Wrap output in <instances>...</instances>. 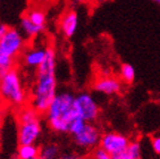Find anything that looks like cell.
I'll return each mask as SVG.
<instances>
[{
    "label": "cell",
    "instance_id": "obj_25",
    "mask_svg": "<svg viewBox=\"0 0 160 159\" xmlns=\"http://www.w3.org/2000/svg\"><path fill=\"white\" fill-rule=\"evenodd\" d=\"M74 1H75V3H84V1H86V0H74Z\"/></svg>",
    "mask_w": 160,
    "mask_h": 159
},
{
    "label": "cell",
    "instance_id": "obj_11",
    "mask_svg": "<svg viewBox=\"0 0 160 159\" xmlns=\"http://www.w3.org/2000/svg\"><path fill=\"white\" fill-rule=\"evenodd\" d=\"M93 89L105 95H114L122 91V82L115 77L102 76L94 82Z\"/></svg>",
    "mask_w": 160,
    "mask_h": 159
},
{
    "label": "cell",
    "instance_id": "obj_3",
    "mask_svg": "<svg viewBox=\"0 0 160 159\" xmlns=\"http://www.w3.org/2000/svg\"><path fill=\"white\" fill-rule=\"evenodd\" d=\"M0 98L12 107H24L28 100L21 73L17 68L3 72L0 76Z\"/></svg>",
    "mask_w": 160,
    "mask_h": 159
},
{
    "label": "cell",
    "instance_id": "obj_8",
    "mask_svg": "<svg viewBox=\"0 0 160 159\" xmlns=\"http://www.w3.org/2000/svg\"><path fill=\"white\" fill-rule=\"evenodd\" d=\"M129 142H131V140H129L128 136L122 134V133H118V132H106V133H103L101 135L99 147L105 149L110 155H115V153L125 149L128 146Z\"/></svg>",
    "mask_w": 160,
    "mask_h": 159
},
{
    "label": "cell",
    "instance_id": "obj_12",
    "mask_svg": "<svg viewBox=\"0 0 160 159\" xmlns=\"http://www.w3.org/2000/svg\"><path fill=\"white\" fill-rule=\"evenodd\" d=\"M142 147L139 141H131L125 149L111 155V159H141Z\"/></svg>",
    "mask_w": 160,
    "mask_h": 159
},
{
    "label": "cell",
    "instance_id": "obj_15",
    "mask_svg": "<svg viewBox=\"0 0 160 159\" xmlns=\"http://www.w3.org/2000/svg\"><path fill=\"white\" fill-rule=\"evenodd\" d=\"M39 147L35 144H24L19 146L17 150V159H33L39 157Z\"/></svg>",
    "mask_w": 160,
    "mask_h": 159
},
{
    "label": "cell",
    "instance_id": "obj_20",
    "mask_svg": "<svg viewBox=\"0 0 160 159\" xmlns=\"http://www.w3.org/2000/svg\"><path fill=\"white\" fill-rule=\"evenodd\" d=\"M151 147L157 155H160V135H154L151 139Z\"/></svg>",
    "mask_w": 160,
    "mask_h": 159
},
{
    "label": "cell",
    "instance_id": "obj_5",
    "mask_svg": "<svg viewBox=\"0 0 160 159\" xmlns=\"http://www.w3.org/2000/svg\"><path fill=\"white\" fill-rule=\"evenodd\" d=\"M26 40L19 30L9 28L0 40V55L16 60L26 49Z\"/></svg>",
    "mask_w": 160,
    "mask_h": 159
},
{
    "label": "cell",
    "instance_id": "obj_27",
    "mask_svg": "<svg viewBox=\"0 0 160 159\" xmlns=\"http://www.w3.org/2000/svg\"><path fill=\"white\" fill-rule=\"evenodd\" d=\"M1 74H2V70H1V68H0V76H1Z\"/></svg>",
    "mask_w": 160,
    "mask_h": 159
},
{
    "label": "cell",
    "instance_id": "obj_9",
    "mask_svg": "<svg viewBox=\"0 0 160 159\" xmlns=\"http://www.w3.org/2000/svg\"><path fill=\"white\" fill-rule=\"evenodd\" d=\"M48 46H33L23 52V64L28 68H35L43 63L47 56Z\"/></svg>",
    "mask_w": 160,
    "mask_h": 159
},
{
    "label": "cell",
    "instance_id": "obj_24",
    "mask_svg": "<svg viewBox=\"0 0 160 159\" xmlns=\"http://www.w3.org/2000/svg\"><path fill=\"white\" fill-rule=\"evenodd\" d=\"M91 1H92L93 5H96V6H98V5H101V3H107V1H109V0H91Z\"/></svg>",
    "mask_w": 160,
    "mask_h": 159
},
{
    "label": "cell",
    "instance_id": "obj_29",
    "mask_svg": "<svg viewBox=\"0 0 160 159\" xmlns=\"http://www.w3.org/2000/svg\"><path fill=\"white\" fill-rule=\"evenodd\" d=\"M159 102H160V99H159Z\"/></svg>",
    "mask_w": 160,
    "mask_h": 159
},
{
    "label": "cell",
    "instance_id": "obj_16",
    "mask_svg": "<svg viewBox=\"0 0 160 159\" xmlns=\"http://www.w3.org/2000/svg\"><path fill=\"white\" fill-rule=\"evenodd\" d=\"M60 151L56 143H48L40 148L39 158L40 159H59Z\"/></svg>",
    "mask_w": 160,
    "mask_h": 159
},
{
    "label": "cell",
    "instance_id": "obj_2",
    "mask_svg": "<svg viewBox=\"0 0 160 159\" xmlns=\"http://www.w3.org/2000/svg\"><path fill=\"white\" fill-rule=\"evenodd\" d=\"M75 95L72 92H58L47 110L46 121L50 130L57 133H68L76 116L74 109Z\"/></svg>",
    "mask_w": 160,
    "mask_h": 159
},
{
    "label": "cell",
    "instance_id": "obj_6",
    "mask_svg": "<svg viewBox=\"0 0 160 159\" xmlns=\"http://www.w3.org/2000/svg\"><path fill=\"white\" fill-rule=\"evenodd\" d=\"M74 109L75 113L86 123H94L100 115L99 105L89 92H81L75 95Z\"/></svg>",
    "mask_w": 160,
    "mask_h": 159
},
{
    "label": "cell",
    "instance_id": "obj_22",
    "mask_svg": "<svg viewBox=\"0 0 160 159\" xmlns=\"http://www.w3.org/2000/svg\"><path fill=\"white\" fill-rule=\"evenodd\" d=\"M8 25H6V24H3V23H1L0 22V40H1V38L6 34V32L8 31Z\"/></svg>",
    "mask_w": 160,
    "mask_h": 159
},
{
    "label": "cell",
    "instance_id": "obj_7",
    "mask_svg": "<svg viewBox=\"0 0 160 159\" xmlns=\"http://www.w3.org/2000/svg\"><path fill=\"white\" fill-rule=\"evenodd\" d=\"M101 132L93 123H86L83 130H81L77 134L73 135L74 142L77 147L85 150H93L99 147L100 139H101Z\"/></svg>",
    "mask_w": 160,
    "mask_h": 159
},
{
    "label": "cell",
    "instance_id": "obj_18",
    "mask_svg": "<svg viewBox=\"0 0 160 159\" xmlns=\"http://www.w3.org/2000/svg\"><path fill=\"white\" fill-rule=\"evenodd\" d=\"M85 124H86V122L84 121V119H82L80 116H76L74 118V121L72 122L68 134H72V135L77 134V133H78L81 130H83V127L85 126Z\"/></svg>",
    "mask_w": 160,
    "mask_h": 159
},
{
    "label": "cell",
    "instance_id": "obj_13",
    "mask_svg": "<svg viewBox=\"0 0 160 159\" xmlns=\"http://www.w3.org/2000/svg\"><path fill=\"white\" fill-rule=\"evenodd\" d=\"M19 28H21L22 34L24 35L26 39H35L38 35H40L43 32L44 28H40V26H37L35 24H33L30 19L26 17V16H23L19 22Z\"/></svg>",
    "mask_w": 160,
    "mask_h": 159
},
{
    "label": "cell",
    "instance_id": "obj_17",
    "mask_svg": "<svg viewBox=\"0 0 160 159\" xmlns=\"http://www.w3.org/2000/svg\"><path fill=\"white\" fill-rule=\"evenodd\" d=\"M120 77L122 81L127 84L134 82L135 80V69L131 64H123L120 67Z\"/></svg>",
    "mask_w": 160,
    "mask_h": 159
},
{
    "label": "cell",
    "instance_id": "obj_21",
    "mask_svg": "<svg viewBox=\"0 0 160 159\" xmlns=\"http://www.w3.org/2000/svg\"><path fill=\"white\" fill-rule=\"evenodd\" d=\"M59 159H88V158H83L82 156H78L76 153H64L62 156L59 157Z\"/></svg>",
    "mask_w": 160,
    "mask_h": 159
},
{
    "label": "cell",
    "instance_id": "obj_14",
    "mask_svg": "<svg viewBox=\"0 0 160 159\" xmlns=\"http://www.w3.org/2000/svg\"><path fill=\"white\" fill-rule=\"evenodd\" d=\"M25 16L28 17L30 21L35 24L37 26H40V28H46V23H47V15L44 10L39 6L32 7L28 10V13L25 14Z\"/></svg>",
    "mask_w": 160,
    "mask_h": 159
},
{
    "label": "cell",
    "instance_id": "obj_19",
    "mask_svg": "<svg viewBox=\"0 0 160 159\" xmlns=\"http://www.w3.org/2000/svg\"><path fill=\"white\" fill-rule=\"evenodd\" d=\"M88 159H111V155L101 147H97L91 151Z\"/></svg>",
    "mask_w": 160,
    "mask_h": 159
},
{
    "label": "cell",
    "instance_id": "obj_23",
    "mask_svg": "<svg viewBox=\"0 0 160 159\" xmlns=\"http://www.w3.org/2000/svg\"><path fill=\"white\" fill-rule=\"evenodd\" d=\"M33 1L37 3L38 6H46V5L52 3L55 0H33Z\"/></svg>",
    "mask_w": 160,
    "mask_h": 159
},
{
    "label": "cell",
    "instance_id": "obj_28",
    "mask_svg": "<svg viewBox=\"0 0 160 159\" xmlns=\"http://www.w3.org/2000/svg\"><path fill=\"white\" fill-rule=\"evenodd\" d=\"M33 159H40V158H39V157H37V158H33Z\"/></svg>",
    "mask_w": 160,
    "mask_h": 159
},
{
    "label": "cell",
    "instance_id": "obj_4",
    "mask_svg": "<svg viewBox=\"0 0 160 159\" xmlns=\"http://www.w3.org/2000/svg\"><path fill=\"white\" fill-rule=\"evenodd\" d=\"M40 114L34 110L31 106H24L19 108L17 114L18 130L17 140L19 146L24 144H35L42 132Z\"/></svg>",
    "mask_w": 160,
    "mask_h": 159
},
{
    "label": "cell",
    "instance_id": "obj_26",
    "mask_svg": "<svg viewBox=\"0 0 160 159\" xmlns=\"http://www.w3.org/2000/svg\"><path fill=\"white\" fill-rule=\"evenodd\" d=\"M151 1H153V3H158V5H160V0H151Z\"/></svg>",
    "mask_w": 160,
    "mask_h": 159
},
{
    "label": "cell",
    "instance_id": "obj_10",
    "mask_svg": "<svg viewBox=\"0 0 160 159\" xmlns=\"http://www.w3.org/2000/svg\"><path fill=\"white\" fill-rule=\"evenodd\" d=\"M78 28V15L73 9H68L62 14L60 22H59V28L65 38L72 39L76 33Z\"/></svg>",
    "mask_w": 160,
    "mask_h": 159
},
{
    "label": "cell",
    "instance_id": "obj_1",
    "mask_svg": "<svg viewBox=\"0 0 160 159\" xmlns=\"http://www.w3.org/2000/svg\"><path fill=\"white\" fill-rule=\"evenodd\" d=\"M57 93V56L55 48L48 46L46 58L35 70L30 106L44 115Z\"/></svg>",
    "mask_w": 160,
    "mask_h": 159
}]
</instances>
